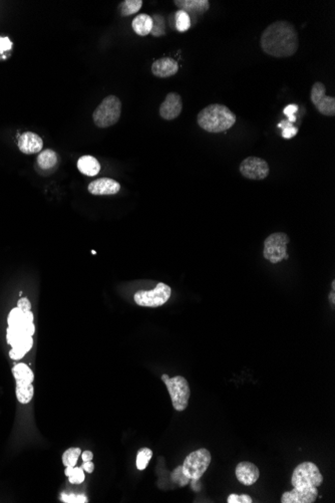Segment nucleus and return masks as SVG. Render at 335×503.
<instances>
[{
    "label": "nucleus",
    "instance_id": "f257e3e1",
    "mask_svg": "<svg viewBox=\"0 0 335 503\" xmlns=\"http://www.w3.org/2000/svg\"><path fill=\"white\" fill-rule=\"evenodd\" d=\"M262 50L276 59L290 58L298 49V33L293 24L285 20L271 23L261 34Z\"/></svg>",
    "mask_w": 335,
    "mask_h": 503
},
{
    "label": "nucleus",
    "instance_id": "f03ea898",
    "mask_svg": "<svg viewBox=\"0 0 335 503\" xmlns=\"http://www.w3.org/2000/svg\"><path fill=\"white\" fill-rule=\"evenodd\" d=\"M237 117L225 104L212 103L205 107L197 116V123L209 133H222L231 129Z\"/></svg>",
    "mask_w": 335,
    "mask_h": 503
},
{
    "label": "nucleus",
    "instance_id": "7ed1b4c3",
    "mask_svg": "<svg viewBox=\"0 0 335 503\" xmlns=\"http://www.w3.org/2000/svg\"><path fill=\"white\" fill-rule=\"evenodd\" d=\"M122 115V101L116 96L104 98L93 114L97 127L104 129L116 125Z\"/></svg>",
    "mask_w": 335,
    "mask_h": 503
},
{
    "label": "nucleus",
    "instance_id": "20e7f679",
    "mask_svg": "<svg viewBox=\"0 0 335 503\" xmlns=\"http://www.w3.org/2000/svg\"><path fill=\"white\" fill-rule=\"evenodd\" d=\"M162 380L167 386L168 392L171 396L173 407L177 411H184L187 409L191 395L188 381L182 376H176L170 378L169 375L164 374Z\"/></svg>",
    "mask_w": 335,
    "mask_h": 503
},
{
    "label": "nucleus",
    "instance_id": "39448f33",
    "mask_svg": "<svg viewBox=\"0 0 335 503\" xmlns=\"http://www.w3.org/2000/svg\"><path fill=\"white\" fill-rule=\"evenodd\" d=\"M323 482V476L318 467L312 462L299 464L292 474L291 483L294 488L302 489L308 487H318Z\"/></svg>",
    "mask_w": 335,
    "mask_h": 503
},
{
    "label": "nucleus",
    "instance_id": "423d86ee",
    "mask_svg": "<svg viewBox=\"0 0 335 503\" xmlns=\"http://www.w3.org/2000/svg\"><path fill=\"white\" fill-rule=\"evenodd\" d=\"M211 463V453L207 449H199L190 453L184 460L183 473L190 479L199 481Z\"/></svg>",
    "mask_w": 335,
    "mask_h": 503
},
{
    "label": "nucleus",
    "instance_id": "0eeeda50",
    "mask_svg": "<svg viewBox=\"0 0 335 503\" xmlns=\"http://www.w3.org/2000/svg\"><path fill=\"white\" fill-rule=\"evenodd\" d=\"M289 236L283 232H276L269 235L264 241V258L273 264L287 259V245L289 244Z\"/></svg>",
    "mask_w": 335,
    "mask_h": 503
},
{
    "label": "nucleus",
    "instance_id": "6e6552de",
    "mask_svg": "<svg viewBox=\"0 0 335 503\" xmlns=\"http://www.w3.org/2000/svg\"><path fill=\"white\" fill-rule=\"evenodd\" d=\"M171 287L163 282L151 290H138L134 294V302L145 307H158L165 304L171 298Z\"/></svg>",
    "mask_w": 335,
    "mask_h": 503
},
{
    "label": "nucleus",
    "instance_id": "1a4fd4ad",
    "mask_svg": "<svg viewBox=\"0 0 335 503\" xmlns=\"http://www.w3.org/2000/svg\"><path fill=\"white\" fill-rule=\"evenodd\" d=\"M326 88L325 86L317 82L313 84L310 93V100L315 105L316 110L323 116L333 117L335 116V99L334 97L326 96Z\"/></svg>",
    "mask_w": 335,
    "mask_h": 503
},
{
    "label": "nucleus",
    "instance_id": "9d476101",
    "mask_svg": "<svg viewBox=\"0 0 335 503\" xmlns=\"http://www.w3.org/2000/svg\"><path fill=\"white\" fill-rule=\"evenodd\" d=\"M240 173L249 180H264L268 177L270 168L268 163L259 158L250 156L244 159L240 164Z\"/></svg>",
    "mask_w": 335,
    "mask_h": 503
},
{
    "label": "nucleus",
    "instance_id": "9b49d317",
    "mask_svg": "<svg viewBox=\"0 0 335 503\" xmlns=\"http://www.w3.org/2000/svg\"><path fill=\"white\" fill-rule=\"evenodd\" d=\"M183 110V101L179 94L169 93L165 101L160 105V116L164 120L172 121L177 119Z\"/></svg>",
    "mask_w": 335,
    "mask_h": 503
},
{
    "label": "nucleus",
    "instance_id": "f8f14e48",
    "mask_svg": "<svg viewBox=\"0 0 335 503\" xmlns=\"http://www.w3.org/2000/svg\"><path fill=\"white\" fill-rule=\"evenodd\" d=\"M318 496L317 487H308L297 489L293 488L291 491L283 493L281 497L282 503H313Z\"/></svg>",
    "mask_w": 335,
    "mask_h": 503
},
{
    "label": "nucleus",
    "instance_id": "ddd939ff",
    "mask_svg": "<svg viewBox=\"0 0 335 503\" xmlns=\"http://www.w3.org/2000/svg\"><path fill=\"white\" fill-rule=\"evenodd\" d=\"M88 190L91 194L95 196H106V195H115L120 192L121 185L114 179L110 178H101L93 181Z\"/></svg>",
    "mask_w": 335,
    "mask_h": 503
},
{
    "label": "nucleus",
    "instance_id": "4468645a",
    "mask_svg": "<svg viewBox=\"0 0 335 503\" xmlns=\"http://www.w3.org/2000/svg\"><path fill=\"white\" fill-rule=\"evenodd\" d=\"M236 476L239 482L249 486L257 482L260 476V471L254 463L244 461V462H240L237 465Z\"/></svg>",
    "mask_w": 335,
    "mask_h": 503
},
{
    "label": "nucleus",
    "instance_id": "2eb2a0df",
    "mask_svg": "<svg viewBox=\"0 0 335 503\" xmlns=\"http://www.w3.org/2000/svg\"><path fill=\"white\" fill-rule=\"evenodd\" d=\"M18 148L25 155L40 153L43 148L42 139L33 132H25L18 139Z\"/></svg>",
    "mask_w": 335,
    "mask_h": 503
},
{
    "label": "nucleus",
    "instance_id": "dca6fc26",
    "mask_svg": "<svg viewBox=\"0 0 335 503\" xmlns=\"http://www.w3.org/2000/svg\"><path fill=\"white\" fill-rule=\"evenodd\" d=\"M179 71V65L176 60L171 58H162L152 65V72L155 76L166 78L175 75Z\"/></svg>",
    "mask_w": 335,
    "mask_h": 503
},
{
    "label": "nucleus",
    "instance_id": "f3484780",
    "mask_svg": "<svg viewBox=\"0 0 335 503\" xmlns=\"http://www.w3.org/2000/svg\"><path fill=\"white\" fill-rule=\"evenodd\" d=\"M175 5L179 10H183L190 15L200 16L205 14L210 8L209 0H175Z\"/></svg>",
    "mask_w": 335,
    "mask_h": 503
},
{
    "label": "nucleus",
    "instance_id": "a211bd4d",
    "mask_svg": "<svg viewBox=\"0 0 335 503\" xmlns=\"http://www.w3.org/2000/svg\"><path fill=\"white\" fill-rule=\"evenodd\" d=\"M77 169L81 174L89 177H94L100 173L101 164L95 157L86 155L78 159Z\"/></svg>",
    "mask_w": 335,
    "mask_h": 503
},
{
    "label": "nucleus",
    "instance_id": "6ab92c4d",
    "mask_svg": "<svg viewBox=\"0 0 335 503\" xmlns=\"http://www.w3.org/2000/svg\"><path fill=\"white\" fill-rule=\"evenodd\" d=\"M33 346H34L33 336L25 335V336L21 337L18 341L15 342V345L13 347H11L12 349L9 352L10 359L14 360V361L22 359L32 350Z\"/></svg>",
    "mask_w": 335,
    "mask_h": 503
},
{
    "label": "nucleus",
    "instance_id": "aec40b11",
    "mask_svg": "<svg viewBox=\"0 0 335 503\" xmlns=\"http://www.w3.org/2000/svg\"><path fill=\"white\" fill-rule=\"evenodd\" d=\"M132 28L134 33L139 36H147L151 34L153 29V19L152 16L141 13L137 14L132 22Z\"/></svg>",
    "mask_w": 335,
    "mask_h": 503
},
{
    "label": "nucleus",
    "instance_id": "412c9836",
    "mask_svg": "<svg viewBox=\"0 0 335 503\" xmlns=\"http://www.w3.org/2000/svg\"><path fill=\"white\" fill-rule=\"evenodd\" d=\"M12 375L16 381V384H33L34 374L25 364H17L12 368Z\"/></svg>",
    "mask_w": 335,
    "mask_h": 503
},
{
    "label": "nucleus",
    "instance_id": "4be33fe9",
    "mask_svg": "<svg viewBox=\"0 0 335 503\" xmlns=\"http://www.w3.org/2000/svg\"><path fill=\"white\" fill-rule=\"evenodd\" d=\"M37 164L43 170H49L58 164V154L50 149H46L37 156Z\"/></svg>",
    "mask_w": 335,
    "mask_h": 503
},
{
    "label": "nucleus",
    "instance_id": "5701e85b",
    "mask_svg": "<svg viewBox=\"0 0 335 503\" xmlns=\"http://www.w3.org/2000/svg\"><path fill=\"white\" fill-rule=\"evenodd\" d=\"M15 394L21 404H29L33 400L34 388L33 384H16Z\"/></svg>",
    "mask_w": 335,
    "mask_h": 503
},
{
    "label": "nucleus",
    "instance_id": "b1692460",
    "mask_svg": "<svg viewBox=\"0 0 335 503\" xmlns=\"http://www.w3.org/2000/svg\"><path fill=\"white\" fill-rule=\"evenodd\" d=\"M143 6L142 0H125L119 5V12L122 16H130L136 13Z\"/></svg>",
    "mask_w": 335,
    "mask_h": 503
},
{
    "label": "nucleus",
    "instance_id": "393cba45",
    "mask_svg": "<svg viewBox=\"0 0 335 503\" xmlns=\"http://www.w3.org/2000/svg\"><path fill=\"white\" fill-rule=\"evenodd\" d=\"M191 17L183 10H178L175 13V25L176 30L180 33H185L191 28Z\"/></svg>",
    "mask_w": 335,
    "mask_h": 503
},
{
    "label": "nucleus",
    "instance_id": "a878e982",
    "mask_svg": "<svg viewBox=\"0 0 335 503\" xmlns=\"http://www.w3.org/2000/svg\"><path fill=\"white\" fill-rule=\"evenodd\" d=\"M80 454H81L80 448H78V447L68 448L67 451H65V453L63 454V464L66 467L75 466L78 458L80 457Z\"/></svg>",
    "mask_w": 335,
    "mask_h": 503
},
{
    "label": "nucleus",
    "instance_id": "bb28decb",
    "mask_svg": "<svg viewBox=\"0 0 335 503\" xmlns=\"http://www.w3.org/2000/svg\"><path fill=\"white\" fill-rule=\"evenodd\" d=\"M153 457V451L149 448H141L136 454L135 465L138 470H145L147 468L149 462Z\"/></svg>",
    "mask_w": 335,
    "mask_h": 503
},
{
    "label": "nucleus",
    "instance_id": "cd10ccee",
    "mask_svg": "<svg viewBox=\"0 0 335 503\" xmlns=\"http://www.w3.org/2000/svg\"><path fill=\"white\" fill-rule=\"evenodd\" d=\"M65 474L68 477V481L71 484H80L85 481V471L81 467L67 466Z\"/></svg>",
    "mask_w": 335,
    "mask_h": 503
},
{
    "label": "nucleus",
    "instance_id": "c85d7f7f",
    "mask_svg": "<svg viewBox=\"0 0 335 503\" xmlns=\"http://www.w3.org/2000/svg\"><path fill=\"white\" fill-rule=\"evenodd\" d=\"M152 19H153V29H152L151 34L156 36V37L165 35L166 34V23H165L164 17L160 14H155L152 17Z\"/></svg>",
    "mask_w": 335,
    "mask_h": 503
},
{
    "label": "nucleus",
    "instance_id": "c756f323",
    "mask_svg": "<svg viewBox=\"0 0 335 503\" xmlns=\"http://www.w3.org/2000/svg\"><path fill=\"white\" fill-rule=\"evenodd\" d=\"M278 127L282 129V138L289 140L295 137L298 133V129L288 120H283L278 124Z\"/></svg>",
    "mask_w": 335,
    "mask_h": 503
},
{
    "label": "nucleus",
    "instance_id": "7c9ffc66",
    "mask_svg": "<svg viewBox=\"0 0 335 503\" xmlns=\"http://www.w3.org/2000/svg\"><path fill=\"white\" fill-rule=\"evenodd\" d=\"M8 327H18L23 323V311L19 307H14L8 314L7 317Z\"/></svg>",
    "mask_w": 335,
    "mask_h": 503
},
{
    "label": "nucleus",
    "instance_id": "2f4dec72",
    "mask_svg": "<svg viewBox=\"0 0 335 503\" xmlns=\"http://www.w3.org/2000/svg\"><path fill=\"white\" fill-rule=\"evenodd\" d=\"M172 480L175 482V483H179L180 486H184L186 485L188 482H189V478L183 473V469H182V466H179L177 467L176 469L174 470L172 472Z\"/></svg>",
    "mask_w": 335,
    "mask_h": 503
},
{
    "label": "nucleus",
    "instance_id": "473e14b6",
    "mask_svg": "<svg viewBox=\"0 0 335 503\" xmlns=\"http://www.w3.org/2000/svg\"><path fill=\"white\" fill-rule=\"evenodd\" d=\"M62 500L64 502L68 503H85L88 502V498L85 495H74V494H63Z\"/></svg>",
    "mask_w": 335,
    "mask_h": 503
},
{
    "label": "nucleus",
    "instance_id": "72a5a7b5",
    "mask_svg": "<svg viewBox=\"0 0 335 503\" xmlns=\"http://www.w3.org/2000/svg\"><path fill=\"white\" fill-rule=\"evenodd\" d=\"M227 502L228 503H251L253 502L252 501V498L247 495V494H242V495H237V494H231L229 495L228 499H227Z\"/></svg>",
    "mask_w": 335,
    "mask_h": 503
},
{
    "label": "nucleus",
    "instance_id": "f704fd0d",
    "mask_svg": "<svg viewBox=\"0 0 335 503\" xmlns=\"http://www.w3.org/2000/svg\"><path fill=\"white\" fill-rule=\"evenodd\" d=\"M17 307H19L23 312L25 311H31L32 309V303L27 298H22L17 302Z\"/></svg>",
    "mask_w": 335,
    "mask_h": 503
},
{
    "label": "nucleus",
    "instance_id": "c9c22d12",
    "mask_svg": "<svg viewBox=\"0 0 335 503\" xmlns=\"http://www.w3.org/2000/svg\"><path fill=\"white\" fill-rule=\"evenodd\" d=\"M12 47V42L8 37H0V50H9Z\"/></svg>",
    "mask_w": 335,
    "mask_h": 503
},
{
    "label": "nucleus",
    "instance_id": "e433bc0d",
    "mask_svg": "<svg viewBox=\"0 0 335 503\" xmlns=\"http://www.w3.org/2000/svg\"><path fill=\"white\" fill-rule=\"evenodd\" d=\"M298 111V105L297 104H289L287 107H285V109L283 110V113L285 116L287 117H291V116H294V114Z\"/></svg>",
    "mask_w": 335,
    "mask_h": 503
},
{
    "label": "nucleus",
    "instance_id": "4c0bfd02",
    "mask_svg": "<svg viewBox=\"0 0 335 503\" xmlns=\"http://www.w3.org/2000/svg\"><path fill=\"white\" fill-rule=\"evenodd\" d=\"M81 468L83 469V471H86L88 473H93L94 470H95V464L92 461H86L81 465Z\"/></svg>",
    "mask_w": 335,
    "mask_h": 503
},
{
    "label": "nucleus",
    "instance_id": "58836bf2",
    "mask_svg": "<svg viewBox=\"0 0 335 503\" xmlns=\"http://www.w3.org/2000/svg\"><path fill=\"white\" fill-rule=\"evenodd\" d=\"M81 458L83 460V462L86 461H92L93 458H94V454L92 451H85V452H81Z\"/></svg>",
    "mask_w": 335,
    "mask_h": 503
},
{
    "label": "nucleus",
    "instance_id": "ea45409f",
    "mask_svg": "<svg viewBox=\"0 0 335 503\" xmlns=\"http://www.w3.org/2000/svg\"><path fill=\"white\" fill-rule=\"evenodd\" d=\"M34 313L32 311H25V312H23V322L34 323Z\"/></svg>",
    "mask_w": 335,
    "mask_h": 503
},
{
    "label": "nucleus",
    "instance_id": "a19ab883",
    "mask_svg": "<svg viewBox=\"0 0 335 503\" xmlns=\"http://www.w3.org/2000/svg\"><path fill=\"white\" fill-rule=\"evenodd\" d=\"M329 300L330 302H332V304L335 303V294L334 292L332 290V293H330V296H329Z\"/></svg>",
    "mask_w": 335,
    "mask_h": 503
},
{
    "label": "nucleus",
    "instance_id": "79ce46f5",
    "mask_svg": "<svg viewBox=\"0 0 335 503\" xmlns=\"http://www.w3.org/2000/svg\"><path fill=\"white\" fill-rule=\"evenodd\" d=\"M331 286H332V290H333V292H334V288H335V281H334V280H333V281H332V285H331Z\"/></svg>",
    "mask_w": 335,
    "mask_h": 503
}]
</instances>
